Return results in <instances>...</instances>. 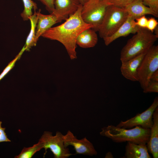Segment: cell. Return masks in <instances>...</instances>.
Returning <instances> with one entry per match:
<instances>
[{"instance_id":"cell-27","label":"cell","mask_w":158,"mask_h":158,"mask_svg":"<svg viewBox=\"0 0 158 158\" xmlns=\"http://www.w3.org/2000/svg\"><path fill=\"white\" fill-rule=\"evenodd\" d=\"M135 20L136 25L139 27L142 28H146L148 19L145 16L136 18Z\"/></svg>"},{"instance_id":"cell-22","label":"cell","mask_w":158,"mask_h":158,"mask_svg":"<svg viewBox=\"0 0 158 158\" xmlns=\"http://www.w3.org/2000/svg\"><path fill=\"white\" fill-rule=\"evenodd\" d=\"M145 93L158 92V82L150 81L147 87L143 90Z\"/></svg>"},{"instance_id":"cell-16","label":"cell","mask_w":158,"mask_h":158,"mask_svg":"<svg viewBox=\"0 0 158 158\" xmlns=\"http://www.w3.org/2000/svg\"><path fill=\"white\" fill-rule=\"evenodd\" d=\"M147 144L128 142L125 147L124 158H151Z\"/></svg>"},{"instance_id":"cell-1","label":"cell","mask_w":158,"mask_h":158,"mask_svg":"<svg viewBox=\"0 0 158 158\" xmlns=\"http://www.w3.org/2000/svg\"><path fill=\"white\" fill-rule=\"evenodd\" d=\"M82 5L66 20L63 23L55 27H51L42 35L43 37L57 40L65 47L71 60L77 58L76 51L77 38L82 31L92 26L85 23L82 19L81 11Z\"/></svg>"},{"instance_id":"cell-2","label":"cell","mask_w":158,"mask_h":158,"mask_svg":"<svg viewBox=\"0 0 158 158\" xmlns=\"http://www.w3.org/2000/svg\"><path fill=\"white\" fill-rule=\"evenodd\" d=\"M101 130L100 132L101 135L116 143L129 142L138 144H147L150 136V128H144L139 126L126 128L110 125L104 127Z\"/></svg>"},{"instance_id":"cell-28","label":"cell","mask_w":158,"mask_h":158,"mask_svg":"<svg viewBox=\"0 0 158 158\" xmlns=\"http://www.w3.org/2000/svg\"><path fill=\"white\" fill-rule=\"evenodd\" d=\"M2 122L0 121V142H10L5 132V128L2 127Z\"/></svg>"},{"instance_id":"cell-7","label":"cell","mask_w":158,"mask_h":158,"mask_svg":"<svg viewBox=\"0 0 158 158\" xmlns=\"http://www.w3.org/2000/svg\"><path fill=\"white\" fill-rule=\"evenodd\" d=\"M63 136V135L59 131H57L55 135L49 131L44 132L39 142L45 150L44 156L48 149L50 150L55 158H67L72 155L68 148L64 146Z\"/></svg>"},{"instance_id":"cell-8","label":"cell","mask_w":158,"mask_h":158,"mask_svg":"<svg viewBox=\"0 0 158 158\" xmlns=\"http://www.w3.org/2000/svg\"><path fill=\"white\" fill-rule=\"evenodd\" d=\"M158 107V97H156L152 104L144 111L126 121H121L116 126L130 128L139 126L144 128H150L153 123V114Z\"/></svg>"},{"instance_id":"cell-11","label":"cell","mask_w":158,"mask_h":158,"mask_svg":"<svg viewBox=\"0 0 158 158\" xmlns=\"http://www.w3.org/2000/svg\"><path fill=\"white\" fill-rule=\"evenodd\" d=\"M146 53L121 62L120 70L122 75L124 78L132 81H138V69Z\"/></svg>"},{"instance_id":"cell-24","label":"cell","mask_w":158,"mask_h":158,"mask_svg":"<svg viewBox=\"0 0 158 158\" xmlns=\"http://www.w3.org/2000/svg\"><path fill=\"white\" fill-rule=\"evenodd\" d=\"M111 5L124 8L135 0H108Z\"/></svg>"},{"instance_id":"cell-29","label":"cell","mask_w":158,"mask_h":158,"mask_svg":"<svg viewBox=\"0 0 158 158\" xmlns=\"http://www.w3.org/2000/svg\"><path fill=\"white\" fill-rule=\"evenodd\" d=\"M150 81L158 82V70L156 71L152 74Z\"/></svg>"},{"instance_id":"cell-30","label":"cell","mask_w":158,"mask_h":158,"mask_svg":"<svg viewBox=\"0 0 158 158\" xmlns=\"http://www.w3.org/2000/svg\"><path fill=\"white\" fill-rule=\"evenodd\" d=\"M105 158H113V156L111 153L110 152H108L106 154Z\"/></svg>"},{"instance_id":"cell-14","label":"cell","mask_w":158,"mask_h":158,"mask_svg":"<svg viewBox=\"0 0 158 158\" xmlns=\"http://www.w3.org/2000/svg\"><path fill=\"white\" fill-rule=\"evenodd\" d=\"M153 124L150 128L149 140L147 144L149 152L154 158L158 157V107L153 114Z\"/></svg>"},{"instance_id":"cell-31","label":"cell","mask_w":158,"mask_h":158,"mask_svg":"<svg viewBox=\"0 0 158 158\" xmlns=\"http://www.w3.org/2000/svg\"><path fill=\"white\" fill-rule=\"evenodd\" d=\"M154 34L158 37V26H157V27L154 29Z\"/></svg>"},{"instance_id":"cell-26","label":"cell","mask_w":158,"mask_h":158,"mask_svg":"<svg viewBox=\"0 0 158 158\" xmlns=\"http://www.w3.org/2000/svg\"><path fill=\"white\" fill-rule=\"evenodd\" d=\"M158 25L157 20L154 18H151L148 19L146 28L153 32L154 29Z\"/></svg>"},{"instance_id":"cell-3","label":"cell","mask_w":158,"mask_h":158,"mask_svg":"<svg viewBox=\"0 0 158 158\" xmlns=\"http://www.w3.org/2000/svg\"><path fill=\"white\" fill-rule=\"evenodd\" d=\"M158 38L147 28H140L122 48L120 54L121 62L146 53L154 45Z\"/></svg>"},{"instance_id":"cell-23","label":"cell","mask_w":158,"mask_h":158,"mask_svg":"<svg viewBox=\"0 0 158 158\" xmlns=\"http://www.w3.org/2000/svg\"><path fill=\"white\" fill-rule=\"evenodd\" d=\"M143 4L158 14V0H142Z\"/></svg>"},{"instance_id":"cell-9","label":"cell","mask_w":158,"mask_h":158,"mask_svg":"<svg viewBox=\"0 0 158 158\" xmlns=\"http://www.w3.org/2000/svg\"><path fill=\"white\" fill-rule=\"evenodd\" d=\"M63 139L65 147L73 146L75 151V154L92 156L97 154L93 145L86 137L78 140L70 130L63 135Z\"/></svg>"},{"instance_id":"cell-21","label":"cell","mask_w":158,"mask_h":158,"mask_svg":"<svg viewBox=\"0 0 158 158\" xmlns=\"http://www.w3.org/2000/svg\"><path fill=\"white\" fill-rule=\"evenodd\" d=\"M25 51L24 48L23 47L20 51L15 59L8 63L0 75V81L13 68L17 61L20 59L22 54Z\"/></svg>"},{"instance_id":"cell-12","label":"cell","mask_w":158,"mask_h":158,"mask_svg":"<svg viewBox=\"0 0 158 158\" xmlns=\"http://www.w3.org/2000/svg\"><path fill=\"white\" fill-rule=\"evenodd\" d=\"M135 20L128 15L126 20L114 33L109 37L103 39L105 45H109L119 37L126 36L131 33L135 34L140 28L136 25Z\"/></svg>"},{"instance_id":"cell-13","label":"cell","mask_w":158,"mask_h":158,"mask_svg":"<svg viewBox=\"0 0 158 158\" xmlns=\"http://www.w3.org/2000/svg\"><path fill=\"white\" fill-rule=\"evenodd\" d=\"M38 20L36 30V37L38 41L40 37L54 24L61 22L57 15L53 12L46 15L41 13V10L37 12Z\"/></svg>"},{"instance_id":"cell-18","label":"cell","mask_w":158,"mask_h":158,"mask_svg":"<svg viewBox=\"0 0 158 158\" xmlns=\"http://www.w3.org/2000/svg\"><path fill=\"white\" fill-rule=\"evenodd\" d=\"M29 20L30 22V30L27 38L25 44L23 46L26 51H29L32 47L36 46L37 41L36 37L35 29L38 18L36 10H34V13L29 17Z\"/></svg>"},{"instance_id":"cell-15","label":"cell","mask_w":158,"mask_h":158,"mask_svg":"<svg viewBox=\"0 0 158 158\" xmlns=\"http://www.w3.org/2000/svg\"><path fill=\"white\" fill-rule=\"evenodd\" d=\"M128 15L135 20L146 15H151L158 17V14L145 5L142 0H135L124 8Z\"/></svg>"},{"instance_id":"cell-10","label":"cell","mask_w":158,"mask_h":158,"mask_svg":"<svg viewBox=\"0 0 158 158\" xmlns=\"http://www.w3.org/2000/svg\"><path fill=\"white\" fill-rule=\"evenodd\" d=\"M80 4L77 0H54V12L61 21L78 9Z\"/></svg>"},{"instance_id":"cell-5","label":"cell","mask_w":158,"mask_h":158,"mask_svg":"<svg viewBox=\"0 0 158 158\" xmlns=\"http://www.w3.org/2000/svg\"><path fill=\"white\" fill-rule=\"evenodd\" d=\"M111 5L108 0H88L82 6V18L86 23L98 31L108 6Z\"/></svg>"},{"instance_id":"cell-25","label":"cell","mask_w":158,"mask_h":158,"mask_svg":"<svg viewBox=\"0 0 158 158\" xmlns=\"http://www.w3.org/2000/svg\"><path fill=\"white\" fill-rule=\"evenodd\" d=\"M45 6L46 9L50 13L54 11V0H38Z\"/></svg>"},{"instance_id":"cell-17","label":"cell","mask_w":158,"mask_h":158,"mask_svg":"<svg viewBox=\"0 0 158 158\" xmlns=\"http://www.w3.org/2000/svg\"><path fill=\"white\" fill-rule=\"evenodd\" d=\"M98 41L96 31L91 28H89L80 33L77 38L76 44L83 48H90L95 47Z\"/></svg>"},{"instance_id":"cell-20","label":"cell","mask_w":158,"mask_h":158,"mask_svg":"<svg viewBox=\"0 0 158 158\" xmlns=\"http://www.w3.org/2000/svg\"><path fill=\"white\" fill-rule=\"evenodd\" d=\"M42 149V145L39 142L28 147H24L20 153L15 157L16 158H31L37 152Z\"/></svg>"},{"instance_id":"cell-19","label":"cell","mask_w":158,"mask_h":158,"mask_svg":"<svg viewBox=\"0 0 158 158\" xmlns=\"http://www.w3.org/2000/svg\"><path fill=\"white\" fill-rule=\"evenodd\" d=\"M24 9L20 15L24 20H29V17L32 14V9L36 10L37 8L36 4L32 0H22Z\"/></svg>"},{"instance_id":"cell-32","label":"cell","mask_w":158,"mask_h":158,"mask_svg":"<svg viewBox=\"0 0 158 158\" xmlns=\"http://www.w3.org/2000/svg\"><path fill=\"white\" fill-rule=\"evenodd\" d=\"M79 3L82 5L83 4L88 0H77Z\"/></svg>"},{"instance_id":"cell-6","label":"cell","mask_w":158,"mask_h":158,"mask_svg":"<svg viewBox=\"0 0 158 158\" xmlns=\"http://www.w3.org/2000/svg\"><path fill=\"white\" fill-rule=\"evenodd\" d=\"M158 69V46L153 45L147 52L137 70L138 82L143 90L150 81L152 74Z\"/></svg>"},{"instance_id":"cell-4","label":"cell","mask_w":158,"mask_h":158,"mask_svg":"<svg viewBox=\"0 0 158 158\" xmlns=\"http://www.w3.org/2000/svg\"><path fill=\"white\" fill-rule=\"evenodd\" d=\"M128 15L124 8L109 5L98 31L100 37L103 39L112 35L126 20Z\"/></svg>"}]
</instances>
